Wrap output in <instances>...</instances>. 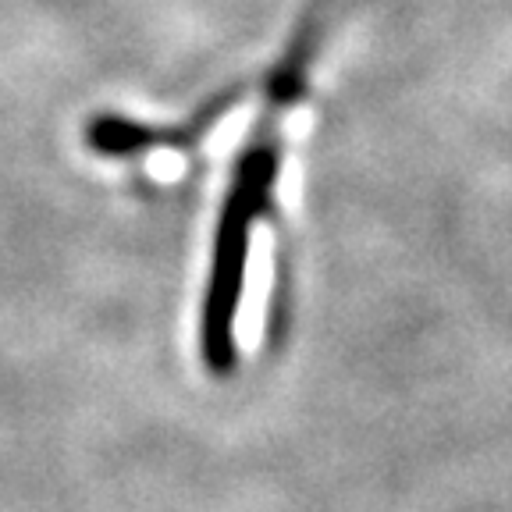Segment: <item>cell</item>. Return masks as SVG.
Instances as JSON below:
<instances>
[]
</instances>
